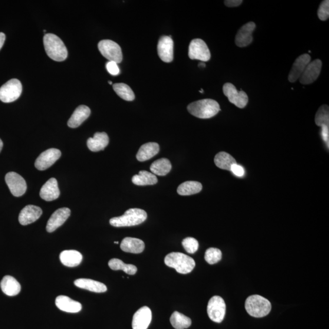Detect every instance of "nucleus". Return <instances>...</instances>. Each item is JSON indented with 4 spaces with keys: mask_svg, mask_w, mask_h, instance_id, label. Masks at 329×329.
Returning a JSON list of instances; mask_svg holds the SVG:
<instances>
[{
    "mask_svg": "<svg viewBox=\"0 0 329 329\" xmlns=\"http://www.w3.org/2000/svg\"><path fill=\"white\" fill-rule=\"evenodd\" d=\"M189 113L196 117L207 119L219 113L220 105L218 102L212 99H204L193 102L187 107Z\"/></svg>",
    "mask_w": 329,
    "mask_h": 329,
    "instance_id": "obj_1",
    "label": "nucleus"
},
{
    "mask_svg": "<svg viewBox=\"0 0 329 329\" xmlns=\"http://www.w3.org/2000/svg\"><path fill=\"white\" fill-rule=\"evenodd\" d=\"M44 44L46 53L52 60L62 62L67 59V49L64 42L57 35L53 34H45L44 38Z\"/></svg>",
    "mask_w": 329,
    "mask_h": 329,
    "instance_id": "obj_2",
    "label": "nucleus"
},
{
    "mask_svg": "<svg viewBox=\"0 0 329 329\" xmlns=\"http://www.w3.org/2000/svg\"><path fill=\"white\" fill-rule=\"evenodd\" d=\"M164 263L176 269L180 274H188L195 267V262L189 255L181 252H171L164 259Z\"/></svg>",
    "mask_w": 329,
    "mask_h": 329,
    "instance_id": "obj_3",
    "label": "nucleus"
},
{
    "mask_svg": "<svg viewBox=\"0 0 329 329\" xmlns=\"http://www.w3.org/2000/svg\"><path fill=\"white\" fill-rule=\"evenodd\" d=\"M147 218V213L144 210L134 208L127 210L122 216L111 218L109 222L111 226L120 228L140 225Z\"/></svg>",
    "mask_w": 329,
    "mask_h": 329,
    "instance_id": "obj_4",
    "label": "nucleus"
},
{
    "mask_svg": "<svg viewBox=\"0 0 329 329\" xmlns=\"http://www.w3.org/2000/svg\"><path fill=\"white\" fill-rule=\"evenodd\" d=\"M245 308L251 317L262 318L270 313L271 304L267 299L259 295H252L247 298Z\"/></svg>",
    "mask_w": 329,
    "mask_h": 329,
    "instance_id": "obj_5",
    "label": "nucleus"
},
{
    "mask_svg": "<svg viewBox=\"0 0 329 329\" xmlns=\"http://www.w3.org/2000/svg\"><path fill=\"white\" fill-rule=\"evenodd\" d=\"M22 85L16 79L9 80L0 88V100L3 103H12L21 96Z\"/></svg>",
    "mask_w": 329,
    "mask_h": 329,
    "instance_id": "obj_6",
    "label": "nucleus"
},
{
    "mask_svg": "<svg viewBox=\"0 0 329 329\" xmlns=\"http://www.w3.org/2000/svg\"><path fill=\"white\" fill-rule=\"evenodd\" d=\"M98 49L102 55L108 61L121 63L123 60L122 51L119 45L111 40H103L99 42Z\"/></svg>",
    "mask_w": 329,
    "mask_h": 329,
    "instance_id": "obj_7",
    "label": "nucleus"
},
{
    "mask_svg": "<svg viewBox=\"0 0 329 329\" xmlns=\"http://www.w3.org/2000/svg\"><path fill=\"white\" fill-rule=\"evenodd\" d=\"M226 306L224 299L218 296H213L207 305V314L213 322L220 323L226 315Z\"/></svg>",
    "mask_w": 329,
    "mask_h": 329,
    "instance_id": "obj_8",
    "label": "nucleus"
},
{
    "mask_svg": "<svg viewBox=\"0 0 329 329\" xmlns=\"http://www.w3.org/2000/svg\"><path fill=\"white\" fill-rule=\"evenodd\" d=\"M189 57L191 59H196L203 62L209 61L211 54L205 42L202 39H193L189 48Z\"/></svg>",
    "mask_w": 329,
    "mask_h": 329,
    "instance_id": "obj_9",
    "label": "nucleus"
},
{
    "mask_svg": "<svg viewBox=\"0 0 329 329\" xmlns=\"http://www.w3.org/2000/svg\"><path fill=\"white\" fill-rule=\"evenodd\" d=\"M223 90L230 103L240 108L246 106L248 103V97L244 91L239 92L234 85L229 82L223 85Z\"/></svg>",
    "mask_w": 329,
    "mask_h": 329,
    "instance_id": "obj_10",
    "label": "nucleus"
},
{
    "mask_svg": "<svg viewBox=\"0 0 329 329\" xmlns=\"http://www.w3.org/2000/svg\"><path fill=\"white\" fill-rule=\"evenodd\" d=\"M5 180L13 195L20 197L24 195L27 185L21 175L15 172H9L6 174Z\"/></svg>",
    "mask_w": 329,
    "mask_h": 329,
    "instance_id": "obj_11",
    "label": "nucleus"
},
{
    "mask_svg": "<svg viewBox=\"0 0 329 329\" xmlns=\"http://www.w3.org/2000/svg\"><path fill=\"white\" fill-rule=\"evenodd\" d=\"M61 156L60 150L51 148L40 154L35 160V167L39 170H45L52 166Z\"/></svg>",
    "mask_w": 329,
    "mask_h": 329,
    "instance_id": "obj_12",
    "label": "nucleus"
},
{
    "mask_svg": "<svg viewBox=\"0 0 329 329\" xmlns=\"http://www.w3.org/2000/svg\"><path fill=\"white\" fill-rule=\"evenodd\" d=\"M157 52L161 60L167 63L172 62L174 58V42L169 36H162L157 45Z\"/></svg>",
    "mask_w": 329,
    "mask_h": 329,
    "instance_id": "obj_13",
    "label": "nucleus"
},
{
    "mask_svg": "<svg viewBox=\"0 0 329 329\" xmlns=\"http://www.w3.org/2000/svg\"><path fill=\"white\" fill-rule=\"evenodd\" d=\"M322 68V62L320 59H316L309 63L305 69L300 78L301 84L307 85L313 83L320 76Z\"/></svg>",
    "mask_w": 329,
    "mask_h": 329,
    "instance_id": "obj_14",
    "label": "nucleus"
},
{
    "mask_svg": "<svg viewBox=\"0 0 329 329\" xmlns=\"http://www.w3.org/2000/svg\"><path fill=\"white\" fill-rule=\"evenodd\" d=\"M152 320V312L151 309L144 306L138 310L134 315L132 327L133 329H147Z\"/></svg>",
    "mask_w": 329,
    "mask_h": 329,
    "instance_id": "obj_15",
    "label": "nucleus"
},
{
    "mask_svg": "<svg viewBox=\"0 0 329 329\" xmlns=\"http://www.w3.org/2000/svg\"><path fill=\"white\" fill-rule=\"evenodd\" d=\"M256 26L254 22H250L243 25L236 35L235 44L239 47H246L253 41L252 33Z\"/></svg>",
    "mask_w": 329,
    "mask_h": 329,
    "instance_id": "obj_16",
    "label": "nucleus"
},
{
    "mask_svg": "<svg viewBox=\"0 0 329 329\" xmlns=\"http://www.w3.org/2000/svg\"><path fill=\"white\" fill-rule=\"evenodd\" d=\"M71 214L70 210L67 207L59 209L51 216L47 223V232L51 233L57 230L67 221Z\"/></svg>",
    "mask_w": 329,
    "mask_h": 329,
    "instance_id": "obj_17",
    "label": "nucleus"
},
{
    "mask_svg": "<svg viewBox=\"0 0 329 329\" xmlns=\"http://www.w3.org/2000/svg\"><path fill=\"white\" fill-rule=\"evenodd\" d=\"M310 56L307 54H302L296 59L294 64H293L291 70L289 72L288 81L290 82L298 81L304 73L305 69L310 63Z\"/></svg>",
    "mask_w": 329,
    "mask_h": 329,
    "instance_id": "obj_18",
    "label": "nucleus"
},
{
    "mask_svg": "<svg viewBox=\"0 0 329 329\" xmlns=\"http://www.w3.org/2000/svg\"><path fill=\"white\" fill-rule=\"evenodd\" d=\"M42 215V210L40 207L33 205L26 206L20 213L19 221L23 226L28 225L37 221Z\"/></svg>",
    "mask_w": 329,
    "mask_h": 329,
    "instance_id": "obj_19",
    "label": "nucleus"
},
{
    "mask_svg": "<svg viewBox=\"0 0 329 329\" xmlns=\"http://www.w3.org/2000/svg\"><path fill=\"white\" fill-rule=\"evenodd\" d=\"M59 195H60V191L59 189L58 181L55 178L49 179L41 188L40 192L41 198L47 202L57 199Z\"/></svg>",
    "mask_w": 329,
    "mask_h": 329,
    "instance_id": "obj_20",
    "label": "nucleus"
},
{
    "mask_svg": "<svg viewBox=\"0 0 329 329\" xmlns=\"http://www.w3.org/2000/svg\"><path fill=\"white\" fill-rule=\"evenodd\" d=\"M55 303L59 310L63 312L75 314L82 310V305L80 302L73 300L67 296H58Z\"/></svg>",
    "mask_w": 329,
    "mask_h": 329,
    "instance_id": "obj_21",
    "label": "nucleus"
},
{
    "mask_svg": "<svg viewBox=\"0 0 329 329\" xmlns=\"http://www.w3.org/2000/svg\"><path fill=\"white\" fill-rule=\"evenodd\" d=\"M91 113L90 108L81 105V106L76 108L73 115H71L70 119L68 121V126L71 128H76L86 120L89 117Z\"/></svg>",
    "mask_w": 329,
    "mask_h": 329,
    "instance_id": "obj_22",
    "label": "nucleus"
},
{
    "mask_svg": "<svg viewBox=\"0 0 329 329\" xmlns=\"http://www.w3.org/2000/svg\"><path fill=\"white\" fill-rule=\"evenodd\" d=\"M144 243L142 240L132 237L124 238L121 243L120 248L122 251L133 254H140L144 249Z\"/></svg>",
    "mask_w": 329,
    "mask_h": 329,
    "instance_id": "obj_23",
    "label": "nucleus"
},
{
    "mask_svg": "<svg viewBox=\"0 0 329 329\" xmlns=\"http://www.w3.org/2000/svg\"><path fill=\"white\" fill-rule=\"evenodd\" d=\"M0 287L2 291L9 296L17 295L21 290V284L11 276H6L3 278Z\"/></svg>",
    "mask_w": 329,
    "mask_h": 329,
    "instance_id": "obj_24",
    "label": "nucleus"
},
{
    "mask_svg": "<svg viewBox=\"0 0 329 329\" xmlns=\"http://www.w3.org/2000/svg\"><path fill=\"white\" fill-rule=\"evenodd\" d=\"M74 284L77 287L95 293H104L107 290L106 285L103 283L89 279L76 280Z\"/></svg>",
    "mask_w": 329,
    "mask_h": 329,
    "instance_id": "obj_25",
    "label": "nucleus"
},
{
    "mask_svg": "<svg viewBox=\"0 0 329 329\" xmlns=\"http://www.w3.org/2000/svg\"><path fill=\"white\" fill-rule=\"evenodd\" d=\"M109 142V139L106 133H95L93 138H89L87 140L88 149L93 152H98L103 150Z\"/></svg>",
    "mask_w": 329,
    "mask_h": 329,
    "instance_id": "obj_26",
    "label": "nucleus"
},
{
    "mask_svg": "<svg viewBox=\"0 0 329 329\" xmlns=\"http://www.w3.org/2000/svg\"><path fill=\"white\" fill-rule=\"evenodd\" d=\"M60 261L62 264L67 267H76L80 265L82 255L76 250H66L61 253Z\"/></svg>",
    "mask_w": 329,
    "mask_h": 329,
    "instance_id": "obj_27",
    "label": "nucleus"
},
{
    "mask_svg": "<svg viewBox=\"0 0 329 329\" xmlns=\"http://www.w3.org/2000/svg\"><path fill=\"white\" fill-rule=\"evenodd\" d=\"M159 145L157 143L150 142L143 144L137 154V159L144 162L155 156L159 152Z\"/></svg>",
    "mask_w": 329,
    "mask_h": 329,
    "instance_id": "obj_28",
    "label": "nucleus"
},
{
    "mask_svg": "<svg viewBox=\"0 0 329 329\" xmlns=\"http://www.w3.org/2000/svg\"><path fill=\"white\" fill-rule=\"evenodd\" d=\"M132 181L135 185L143 186L154 185L157 182V178L155 174L147 172V171H140L139 174H136L133 177Z\"/></svg>",
    "mask_w": 329,
    "mask_h": 329,
    "instance_id": "obj_29",
    "label": "nucleus"
},
{
    "mask_svg": "<svg viewBox=\"0 0 329 329\" xmlns=\"http://www.w3.org/2000/svg\"><path fill=\"white\" fill-rule=\"evenodd\" d=\"M202 184L196 181H187L181 184L177 188V193L182 196L195 195L202 190Z\"/></svg>",
    "mask_w": 329,
    "mask_h": 329,
    "instance_id": "obj_30",
    "label": "nucleus"
},
{
    "mask_svg": "<svg viewBox=\"0 0 329 329\" xmlns=\"http://www.w3.org/2000/svg\"><path fill=\"white\" fill-rule=\"evenodd\" d=\"M150 170L155 175L166 176L172 170V164L169 159L162 158L154 162L150 167Z\"/></svg>",
    "mask_w": 329,
    "mask_h": 329,
    "instance_id": "obj_31",
    "label": "nucleus"
},
{
    "mask_svg": "<svg viewBox=\"0 0 329 329\" xmlns=\"http://www.w3.org/2000/svg\"><path fill=\"white\" fill-rule=\"evenodd\" d=\"M214 162L220 169L229 171H230L233 164L236 163L234 158L226 152H220L217 154L214 159Z\"/></svg>",
    "mask_w": 329,
    "mask_h": 329,
    "instance_id": "obj_32",
    "label": "nucleus"
},
{
    "mask_svg": "<svg viewBox=\"0 0 329 329\" xmlns=\"http://www.w3.org/2000/svg\"><path fill=\"white\" fill-rule=\"evenodd\" d=\"M171 324L176 329H185L189 328L192 324V320L178 312H174L170 318Z\"/></svg>",
    "mask_w": 329,
    "mask_h": 329,
    "instance_id": "obj_33",
    "label": "nucleus"
},
{
    "mask_svg": "<svg viewBox=\"0 0 329 329\" xmlns=\"http://www.w3.org/2000/svg\"><path fill=\"white\" fill-rule=\"evenodd\" d=\"M108 266L113 270H122L126 272L127 275H134L137 271V268L136 266L131 264H125V263L118 259H111L108 262Z\"/></svg>",
    "mask_w": 329,
    "mask_h": 329,
    "instance_id": "obj_34",
    "label": "nucleus"
},
{
    "mask_svg": "<svg viewBox=\"0 0 329 329\" xmlns=\"http://www.w3.org/2000/svg\"><path fill=\"white\" fill-rule=\"evenodd\" d=\"M113 88L115 93L124 100L132 101L134 100V93L129 85L124 83H117L113 85Z\"/></svg>",
    "mask_w": 329,
    "mask_h": 329,
    "instance_id": "obj_35",
    "label": "nucleus"
},
{
    "mask_svg": "<svg viewBox=\"0 0 329 329\" xmlns=\"http://www.w3.org/2000/svg\"><path fill=\"white\" fill-rule=\"evenodd\" d=\"M315 123L318 126L329 127V108L327 105H323L319 108L316 114Z\"/></svg>",
    "mask_w": 329,
    "mask_h": 329,
    "instance_id": "obj_36",
    "label": "nucleus"
},
{
    "mask_svg": "<svg viewBox=\"0 0 329 329\" xmlns=\"http://www.w3.org/2000/svg\"><path fill=\"white\" fill-rule=\"evenodd\" d=\"M205 258L210 265L218 263L222 258V252L218 248H210L206 250Z\"/></svg>",
    "mask_w": 329,
    "mask_h": 329,
    "instance_id": "obj_37",
    "label": "nucleus"
},
{
    "mask_svg": "<svg viewBox=\"0 0 329 329\" xmlns=\"http://www.w3.org/2000/svg\"><path fill=\"white\" fill-rule=\"evenodd\" d=\"M182 244L184 248L190 254L195 253L199 248L198 242L195 239L192 237H187L184 239Z\"/></svg>",
    "mask_w": 329,
    "mask_h": 329,
    "instance_id": "obj_38",
    "label": "nucleus"
},
{
    "mask_svg": "<svg viewBox=\"0 0 329 329\" xmlns=\"http://www.w3.org/2000/svg\"><path fill=\"white\" fill-rule=\"evenodd\" d=\"M319 19L322 21H325L329 17V1L325 0L321 3L318 11Z\"/></svg>",
    "mask_w": 329,
    "mask_h": 329,
    "instance_id": "obj_39",
    "label": "nucleus"
},
{
    "mask_svg": "<svg viewBox=\"0 0 329 329\" xmlns=\"http://www.w3.org/2000/svg\"><path fill=\"white\" fill-rule=\"evenodd\" d=\"M106 67L108 73L112 75L117 76L120 73V68L116 62L108 61Z\"/></svg>",
    "mask_w": 329,
    "mask_h": 329,
    "instance_id": "obj_40",
    "label": "nucleus"
},
{
    "mask_svg": "<svg viewBox=\"0 0 329 329\" xmlns=\"http://www.w3.org/2000/svg\"><path fill=\"white\" fill-rule=\"evenodd\" d=\"M230 171L235 174V176L238 177H242L244 175L245 170L242 166H239L238 164H233L230 169Z\"/></svg>",
    "mask_w": 329,
    "mask_h": 329,
    "instance_id": "obj_41",
    "label": "nucleus"
},
{
    "mask_svg": "<svg viewBox=\"0 0 329 329\" xmlns=\"http://www.w3.org/2000/svg\"><path fill=\"white\" fill-rule=\"evenodd\" d=\"M243 3L242 0H226L225 4L229 8L237 7Z\"/></svg>",
    "mask_w": 329,
    "mask_h": 329,
    "instance_id": "obj_42",
    "label": "nucleus"
},
{
    "mask_svg": "<svg viewBox=\"0 0 329 329\" xmlns=\"http://www.w3.org/2000/svg\"><path fill=\"white\" fill-rule=\"evenodd\" d=\"M321 130V135L322 139L327 143L328 148V137H329V128L327 126H322Z\"/></svg>",
    "mask_w": 329,
    "mask_h": 329,
    "instance_id": "obj_43",
    "label": "nucleus"
},
{
    "mask_svg": "<svg viewBox=\"0 0 329 329\" xmlns=\"http://www.w3.org/2000/svg\"><path fill=\"white\" fill-rule=\"evenodd\" d=\"M6 39V35L4 33L0 32V49L3 47Z\"/></svg>",
    "mask_w": 329,
    "mask_h": 329,
    "instance_id": "obj_44",
    "label": "nucleus"
},
{
    "mask_svg": "<svg viewBox=\"0 0 329 329\" xmlns=\"http://www.w3.org/2000/svg\"><path fill=\"white\" fill-rule=\"evenodd\" d=\"M199 67H206V64H205V62H200V63L199 64Z\"/></svg>",
    "mask_w": 329,
    "mask_h": 329,
    "instance_id": "obj_45",
    "label": "nucleus"
},
{
    "mask_svg": "<svg viewBox=\"0 0 329 329\" xmlns=\"http://www.w3.org/2000/svg\"><path fill=\"white\" fill-rule=\"evenodd\" d=\"M3 147V141H2V140L1 139H0V153H1Z\"/></svg>",
    "mask_w": 329,
    "mask_h": 329,
    "instance_id": "obj_46",
    "label": "nucleus"
},
{
    "mask_svg": "<svg viewBox=\"0 0 329 329\" xmlns=\"http://www.w3.org/2000/svg\"><path fill=\"white\" fill-rule=\"evenodd\" d=\"M199 92H200V93H204V91L203 89L199 90Z\"/></svg>",
    "mask_w": 329,
    "mask_h": 329,
    "instance_id": "obj_47",
    "label": "nucleus"
},
{
    "mask_svg": "<svg viewBox=\"0 0 329 329\" xmlns=\"http://www.w3.org/2000/svg\"><path fill=\"white\" fill-rule=\"evenodd\" d=\"M108 84H113V82H112L111 81H108Z\"/></svg>",
    "mask_w": 329,
    "mask_h": 329,
    "instance_id": "obj_48",
    "label": "nucleus"
}]
</instances>
